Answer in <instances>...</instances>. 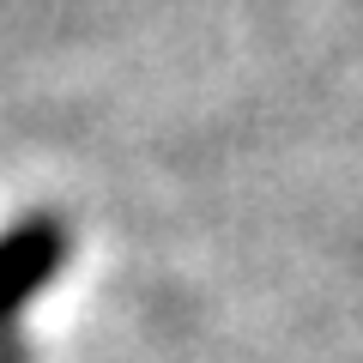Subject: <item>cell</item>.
Here are the masks:
<instances>
[{
	"instance_id": "1",
	"label": "cell",
	"mask_w": 363,
	"mask_h": 363,
	"mask_svg": "<svg viewBox=\"0 0 363 363\" xmlns=\"http://www.w3.org/2000/svg\"><path fill=\"white\" fill-rule=\"evenodd\" d=\"M67 248H73V230L55 212H25L0 230V333H13V321L55 285Z\"/></svg>"
}]
</instances>
